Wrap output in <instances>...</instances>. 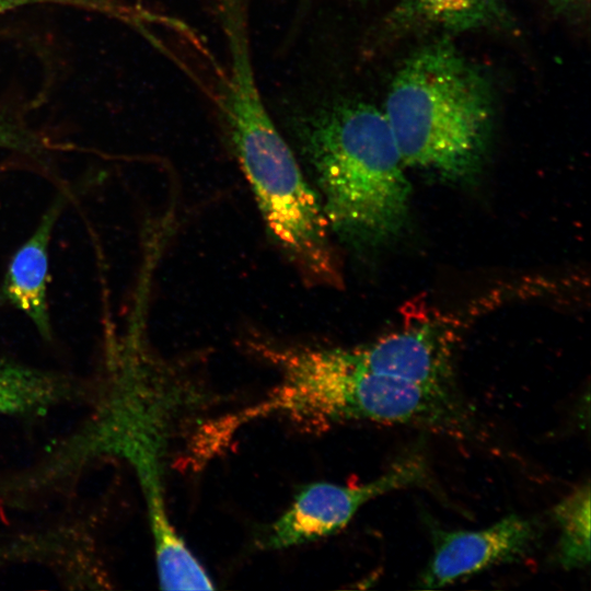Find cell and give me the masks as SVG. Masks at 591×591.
Instances as JSON below:
<instances>
[{
	"label": "cell",
	"instance_id": "8",
	"mask_svg": "<svg viewBox=\"0 0 591 591\" xmlns=\"http://www.w3.org/2000/svg\"><path fill=\"white\" fill-rule=\"evenodd\" d=\"M61 207L57 200L30 239L14 253L1 288L0 300L23 312L45 338L51 337L47 299L48 245Z\"/></svg>",
	"mask_w": 591,
	"mask_h": 591
},
{
	"label": "cell",
	"instance_id": "4",
	"mask_svg": "<svg viewBox=\"0 0 591 591\" xmlns=\"http://www.w3.org/2000/svg\"><path fill=\"white\" fill-rule=\"evenodd\" d=\"M382 112L406 166L461 177L476 170L486 151L493 93L486 76L440 39L398 68Z\"/></svg>",
	"mask_w": 591,
	"mask_h": 591
},
{
	"label": "cell",
	"instance_id": "10",
	"mask_svg": "<svg viewBox=\"0 0 591 591\" xmlns=\"http://www.w3.org/2000/svg\"><path fill=\"white\" fill-rule=\"evenodd\" d=\"M81 387L69 376L0 357V416H31L74 401Z\"/></svg>",
	"mask_w": 591,
	"mask_h": 591
},
{
	"label": "cell",
	"instance_id": "12",
	"mask_svg": "<svg viewBox=\"0 0 591 591\" xmlns=\"http://www.w3.org/2000/svg\"><path fill=\"white\" fill-rule=\"evenodd\" d=\"M0 147L31 151L36 147V143L32 136L0 117Z\"/></svg>",
	"mask_w": 591,
	"mask_h": 591
},
{
	"label": "cell",
	"instance_id": "3",
	"mask_svg": "<svg viewBox=\"0 0 591 591\" xmlns=\"http://www.w3.org/2000/svg\"><path fill=\"white\" fill-rule=\"evenodd\" d=\"M248 43H229L221 112L234 153L278 245L312 282L336 286L340 274L318 195L273 123L255 83Z\"/></svg>",
	"mask_w": 591,
	"mask_h": 591
},
{
	"label": "cell",
	"instance_id": "11",
	"mask_svg": "<svg viewBox=\"0 0 591 591\" xmlns=\"http://www.w3.org/2000/svg\"><path fill=\"white\" fill-rule=\"evenodd\" d=\"M590 496L587 482L560 500L552 512L559 528L556 560L568 570L590 563Z\"/></svg>",
	"mask_w": 591,
	"mask_h": 591
},
{
	"label": "cell",
	"instance_id": "2",
	"mask_svg": "<svg viewBox=\"0 0 591 591\" xmlns=\"http://www.w3.org/2000/svg\"><path fill=\"white\" fill-rule=\"evenodd\" d=\"M273 363L280 382L257 404L231 416L234 426L281 414L311 428L368 420L413 425L461 437L471 424L456 392L356 370L336 348L254 345Z\"/></svg>",
	"mask_w": 591,
	"mask_h": 591
},
{
	"label": "cell",
	"instance_id": "6",
	"mask_svg": "<svg viewBox=\"0 0 591 591\" xmlns=\"http://www.w3.org/2000/svg\"><path fill=\"white\" fill-rule=\"evenodd\" d=\"M538 523L519 514L468 531L433 529V553L419 578L422 589H438L491 566L525 556L540 536Z\"/></svg>",
	"mask_w": 591,
	"mask_h": 591
},
{
	"label": "cell",
	"instance_id": "13",
	"mask_svg": "<svg viewBox=\"0 0 591 591\" xmlns=\"http://www.w3.org/2000/svg\"><path fill=\"white\" fill-rule=\"evenodd\" d=\"M555 10L564 13H583L589 9L590 0H545Z\"/></svg>",
	"mask_w": 591,
	"mask_h": 591
},
{
	"label": "cell",
	"instance_id": "5",
	"mask_svg": "<svg viewBox=\"0 0 591 591\" xmlns=\"http://www.w3.org/2000/svg\"><path fill=\"white\" fill-rule=\"evenodd\" d=\"M426 477L424 460L408 457L362 485L328 482L304 485L263 532L258 545L277 551L328 537L343 530L368 501L396 489L422 485Z\"/></svg>",
	"mask_w": 591,
	"mask_h": 591
},
{
	"label": "cell",
	"instance_id": "9",
	"mask_svg": "<svg viewBox=\"0 0 591 591\" xmlns=\"http://www.w3.org/2000/svg\"><path fill=\"white\" fill-rule=\"evenodd\" d=\"M391 31L448 32L512 30L503 0H398L387 21Z\"/></svg>",
	"mask_w": 591,
	"mask_h": 591
},
{
	"label": "cell",
	"instance_id": "7",
	"mask_svg": "<svg viewBox=\"0 0 591 591\" xmlns=\"http://www.w3.org/2000/svg\"><path fill=\"white\" fill-rule=\"evenodd\" d=\"M453 337L443 327L422 323L405 326L364 346L336 350L356 370L456 392Z\"/></svg>",
	"mask_w": 591,
	"mask_h": 591
},
{
	"label": "cell",
	"instance_id": "1",
	"mask_svg": "<svg viewBox=\"0 0 591 591\" xmlns=\"http://www.w3.org/2000/svg\"><path fill=\"white\" fill-rule=\"evenodd\" d=\"M297 135L331 230L351 244H374L399 232L410 185L382 109L335 101L301 118Z\"/></svg>",
	"mask_w": 591,
	"mask_h": 591
}]
</instances>
